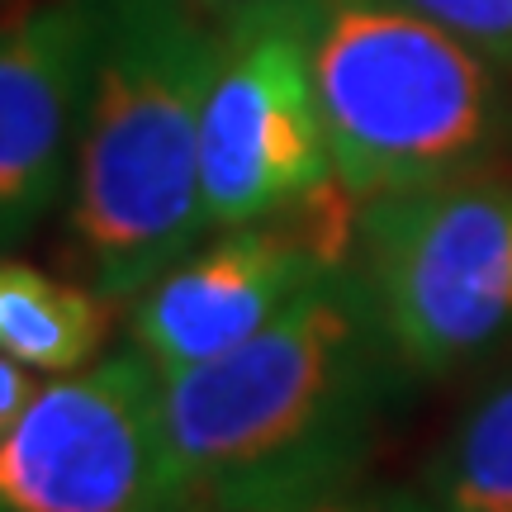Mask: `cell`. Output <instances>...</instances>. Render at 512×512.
Wrapping results in <instances>:
<instances>
[{"label": "cell", "mask_w": 512, "mask_h": 512, "mask_svg": "<svg viewBox=\"0 0 512 512\" xmlns=\"http://www.w3.org/2000/svg\"><path fill=\"white\" fill-rule=\"evenodd\" d=\"M408 366L356 266L275 323L166 375V432L195 512H290L361 479Z\"/></svg>", "instance_id": "obj_1"}, {"label": "cell", "mask_w": 512, "mask_h": 512, "mask_svg": "<svg viewBox=\"0 0 512 512\" xmlns=\"http://www.w3.org/2000/svg\"><path fill=\"white\" fill-rule=\"evenodd\" d=\"M95 10L67 261L124 304L209 233L200 114L219 24L195 0H95Z\"/></svg>", "instance_id": "obj_2"}, {"label": "cell", "mask_w": 512, "mask_h": 512, "mask_svg": "<svg viewBox=\"0 0 512 512\" xmlns=\"http://www.w3.org/2000/svg\"><path fill=\"white\" fill-rule=\"evenodd\" d=\"M332 171L356 204L465 176L512 143L489 57L403 0H294Z\"/></svg>", "instance_id": "obj_3"}, {"label": "cell", "mask_w": 512, "mask_h": 512, "mask_svg": "<svg viewBox=\"0 0 512 512\" xmlns=\"http://www.w3.org/2000/svg\"><path fill=\"white\" fill-rule=\"evenodd\" d=\"M351 266L408 375H456L512 332V176L479 166L366 200Z\"/></svg>", "instance_id": "obj_4"}, {"label": "cell", "mask_w": 512, "mask_h": 512, "mask_svg": "<svg viewBox=\"0 0 512 512\" xmlns=\"http://www.w3.org/2000/svg\"><path fill=\"white\" fill-rule=\"evenodd\" d=\"M0 512H195L138 342L53 375L0 441Z\"/></svg>", "instance_id": "obj_5"}, {"label": "cell", "mask_w": 512, "mask_h": 512, "mask_svg": "<svg viewBox=\"0 0 512 512\" xmlns=\"http://www.w3.org/2000/svg\"><path fill=\"white\" fill-rule=\"evenodd\" d=\"M328 128L318 114L309 48L294 0H266L214 29L200 114L204 223L280 219L337 195Z\"/></svg>", "instance_id": "obj_6"}, {"label": "cell", "mask_w": 512, "mask_h": 512, "mask_svg": "<svg viewBox=\"0 0 512 512\" xmlns=\"http://www.w3.org/2000/svg\"><path fill=\"white\" fill-rule=\"evenodd\" d=\"M356 252V200H328L280 219L214 228L171 261L138 299H128V342L162 366V375L214 361L275 323L313 280L347 266Z\"/></svg>", "instance_id": "obj_7"}, {"label": "cell", "mask_w": 512, "mask_h": 512, "mask_svg": "<svg viewBox=\"0 0 512 512\" xmlns=\"http://www.w3.org/2000/svg\"><path fill=\"white\" fill-rule=\"evenodd\" d=\"M95 0H19L0 15V247L48 219L76 171Z\"/></svg>", "instance_id": "obj_8"}, {"label": "cell", "mask_w": 512, "mask_h": 512, "mask_svg": "<svg viewBox=\"0 0 512 512\" xmlns=\"http://www.w3.org/2000/svg\"><path fill=\"white\" fill-rule=\"evenodd\" d=\"M114 304L81 275H53L0 256V351L38 375H72L105 356Z\"/></svg>", "instance_id": "obj_9"}, {"label": "cell", "mask_w": 512, "mask_h": 512, "mask_svg": "<svg viewBox=\"0 0 512 512\" xmlns=\"http://www.w3.org/2000/svg\"><path fill=\"white\" fill-rule=\"evenodd\" d=\"M437 512H512V366L484 384L427 465Z\"/></svg>", "instance_id": "obj_10"}, {"label": "cell", "mask_w": 512, "mask_h": 512, "mask_svg": "<svg viewBox=\"0 0 512 512\" xmlns=\"http://www.w3.org/2000/svg\"><path fill=\"white\" fill-rule=\"evenodd\" d=\"M512 76V0H403Z\"/></svg>", "instance_id": "obj_11"}, {"label": "cell", "mask_w": 512, "mask_h": 512, "mask_svg": "<svg viewBox=\"0 0 512 512\" xmlns=\"http://www.w3.org/2000/svg\"><path fill=\"white\" fill-rule=\"evenodd\" d=\"M290 512H437L432 498L418 494V489H403V484H361L351 479L342 489H328V494L309 498Z\"/></svg>", "instance_id": "obj_12"}, {"label": "cell", "mask_w": 512, "mask_h": 512, "mask_svg": "<svg viewBox=\"0 0 512 512\" xmlns=\"http://www.w3.org/2000/svg\"><path fill=\"white\" fill-rule=\"evenodd\" d=\"M38 370L19 366L15 356H5L0 351V441L10 437V427H15L19 418H24V408L38 399Z\"/></svg>", "instance_id": "obj_13"}, {"label": "cell", "mask_w": 512, "mask_h": 512, "mask_svg": "<svg viewBox=\"0 0 512 512\" xmlns=\"http://www.w3.org/2000/svg\"><path fill=\"white\" fill-rule=\"evenodd\" d=\"M204 15L214 19V24H223V19H233L242 15V10H256V5H266V0H195Z\"/></svg>", "instance_id": "obj_14"}, {"label": "cell", "mask_w": 512, "mask_h": 512, "mask_svg": "<svg viewBox=\"0 0 512 512\" xmlns=\"http://www.w3.org/2000/svg\"><path fill=\"white\" fill-rule=\"evenodd\" d=\"M19 0H0V15H10V10H15Z\"/></svg>", "instance_id": "obj_15"}]
</instances>
